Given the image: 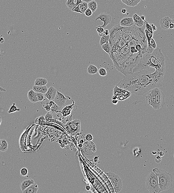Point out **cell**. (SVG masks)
<instances>
[{
    "instance_id": "1",
    "label": "cell",
    "mask_w": 174,
    "mask_h": 193,
    "mask_svg": "<svg viewBox=\"0 0 174 193\" xmlns=\"http://www.w3.org/2000/svg\"><path fill=\"white\" fill-rule=\"evenodd\" d=\"M110 57L124 76L131 74L146 53L147 40L142 27L114 26L109 31Z\"/></svg>"
},
{
    "instance_id": "2",
    "label": "cell",
    "mask_w": 174,
    "mask_h": 193,
    "mask_svg": "<svg viewBox=\"0 0 174 193\" xmlns=\"http://www.w3.org/2000/svg\"><path fill=\"white\" fill-rule=\"evenodd\" d=\"M164 74L156 70L151 73L146 70L128 74L116 85L120 88L138 96L162 86Z\"/></svg>"
},
{
    "instance_id": "3",
    "label": "cell",
    "mask_w": 174,
    "mask_h": 193,
    "mask_svg": "<svg viewBox=\"0 0 174 193\" xmlns=\"http://www.w3.org/2000/svg\"><path fill=\"white\" fill-rule=\"evenodd\" d=\"M152 67L165 74V58L161 49L159 48H156L152 53H145L143 54L139 63L134 68L132 73L145 70Z\"/></svg>"
},
{
    "instance_id": "4",
    "label": "cell",
    "mask_w": 174,
    "mask_h": 193,
    "mask_svg": "<svg viewBox=\"0 0 174 193\" xmlns=\"http://www.w3.org/2000/svg\"><path fill=\"white\" fill-rule=\"evenodd\" d=\"M152 171L157 175L158 184L161 191L169 189L173 186V177L171 174L164 171L154 168Z\"/></svg>"
},
{
    "instance_id": "5",
    "label": "cell",
    "mask_w": 174,
    "mask_h": 193,
    "mask_svg": "<svg viewBox=\"0 0 174 193\" xmlns=\"http://www.w3.org/2000/svg\"><path fill=\"white\" fill-rule=\"evenodd\" d=\"M145 186L151 193H158L161 192L158 184V177L154 172H151L146 177Z\"/></svg>"
},
{
    "instance_id": "6",
    "label": "cell",
    "mask_w": 174,
    "mask_h": 193,
    "mask_svg": "<svg viewBox=\"0 0 174 193\" xmlns=\"http://www.w3.org/2000/svg\"><path fill=\"white\" fill-rule=\"evenodd\" d=\"M106 174L109 178L115 192H120L122 188L123 185L121 179L119 176L111 172L106 173Z\"/></svg>"
},
{
    "instance_id": "7",
    "label": "cell",
    "mask_w": 174,
    "mask_h": 193,
    "mask_svg": "<svg viewBox=\"0 0 174 193\" xmlns=\"http://www.w3.org/2000/svg\"><path fill=\"white\" fill-rule=\"evenodd\" d=\"M66 129L69 134L74 135L80 132L81 122L78 119L74 120L67 124Z\"/></svg>"
},
{
    "instance_id": "8",
    "label": "cell",
    "mask_w": 174,
    "mask_h": 193,
    "mask_svg": "<svg viewBox=\"0 0 174 193\" xmlns=\"http://www.w3.org/2000/svg\"><path fill=\"white\" fill-rule=\"evenodd\" d=\"M156 101L158 109L163 106L165 102L164 101V93L158 87L154 88Z\"/></svg>"
},
{
    "instance_id": "9",
    "label": "cell",
    "mask_w": 174,
    "mask_h": 193,
    "mask_svg": "<svg viewBox=\"0 0 174 193\" xmlns=\"http://www.w3.org/2000/svg\"><path fill=\"white\" fill-rule=\"evenodd\" d=\"M98 20H100V22L102 21L104 22L103 25H99L98 26L105 28L107 25L111 22L112 18L111 16L107 13L101 12L96 17L95 21H97Z\"/></svg>"
},
{
    "instance_id": "10",
    "label": "cell",
    "mask_w": 174,
    "mask_h": 193,
    "mask_svg": "<svg viewBox=\"0 0 174 193\" xmlns=\"http://www.w3.org/2000/svg\"><path fill=\"white\" fill-rule=\"evenodd\" d=\"M145 98L146 102L148 105L152 106L154 110L158 109L156 101L154 88L148 91L147 95L145 96Z\"/></svg>"
},
{
    "instance_id": "11",
    "label": "cell",
    "mask_w": 174,
    "mask_h": 193,
    "mask_svg": "<svg viewBox=\"0 0 174 193\" xmlns=\"http://www.w3.org/2000/svg\"><path fill=\"white\" fill-rule=\"evenodd\" d=\"M67 98L62 93L59 91H57V95L55 97L54 101L62 109L65 106Z\"/></svg>"
},
{
    "instance_id": "12",
    "label": "cell",
    "mask_w": 174,
    "mask_h": 193,
    "mask_svg": "<svg viewBox=\"0 0 174 193\" xmlns=\"http://www.w3.org/2000/svg\"><path fill=\"white\" fill-rule=\"evenodd\" d=\"M171 23H174V19H172L168 16H166L162 18L159 22L161 28L164 30L169 29V25Z\"/></svg>"
},
{
    "instance_id": "13",
    "label": "cell",
    "mask_w": 174,
    "mask_h": 193,
    "mask_svg": "<svg viewBox=\"0 0 174 193\" xmlns=\"http://www.w3.org/2000/svg\"><path fill=\"white\" fill-rule=\"evenodd\" d=\"M57 90L53 86H51L48 90L47 92L44 94L45 97H46L50 101H54L56 95H57Z\"/></svg>"
},
{
    "instance_id": "14",
    "label": "cell",
    "mask_w": 174,
    "mask_h": 193,
    "mask_svg": "<svg viewBox=\"0 0 174 193\" xmlns=\"http://www.w3.org/2000/svg\"><path fill=\"white\" fill-rule=\"evenodd\" d=\"M34 183L33 179L31 178H26L21 181L20 187L22 192H23L28 186Z\"/></svg>"
},
{
    "instance_id": "15",
    "label": "cell",
    "mask_w": 174,
    "mask_h": 193,
    "mask_svg": "<svg viewBox=\"0 0 174 193\" xmlns=\"http://www.w3.org/2000/svg\"><path fill=\"white\" fill-rule=\"evenodd\" d=\"M119 25L122 27H129L134 25V22L132 17H125L121 20Z\"/></svg>"
},
{
    "instance_id": "16",
    "label": "cell",
    "mask_w": 174,
    "mask_h": 193,
    "mask_svg": "<svg viewBox=\"0 0 174 193\" xmlns=\"http://www.w3.org/2000/svg\"><path fill=\"white\" fill-rule=\"evenodd\" d=\"M134 25L137 27H142L144 24L145 23L141 19V17L137 14H134L133 16Z\"/></svg>"
},
{
    "instance_id": "17",
    "label": "cell",
    "mask_w": 174,
    "mask_h": 193,
    "mask_svg": "<svg viewBox=\"0 0 174 193\" xmlns=\"http://www.w3.org/2000/svg\"><path fill=\"white\" fill-rule=\"evenodd\" d=\"M27 98L32 103H35L38 102L36 92H35L33 90L28 91L27 93Z\"/></svg>"
},
{
    "instance_id": "18",
    "label": "cell",
    "mask_w": 174,
    "mask_h": 193,
    "mask_svg": "<svg viewBox=\"0 0 174 193\" xmlns=\"http://www.w3.org/2000/svg\"><path fill=\"white\" fill-rule=\"evenodd\" d=\"M38 190L37 184L34 183L31 185L28 186L22 192L23 193H36Z\"/></svg>"
},
{
    "instance_id": "19",
    "label": "cell",
    "mask_w": 174,
    "mask_h": 193,
    "mask_svg": "<svg viewBox=\"0 0 174 193\" xmlns=\"http://www.w3.org/2000/svg\"><path fill=\"white\" fill-rule=\"evenodd\" d=\"M32 90L36 93H42L44 94L47 92L48 88L46 85L44 86H37L34 85L33 86Z\"/></svg>"
},
{
    "instance_id": "20",
    "label": "cell",
    "mask_w": 174,
    "mask_h": 193,
    "mask_svg": "<svg viewBox=\"0 0 174 193\" xmlns=\"http://www.w3.org/2000/svg\"><path fill=\"white\" fill-rule=\"evenodd\" d=\"M141 0H121L122 2L127 6L134 7L140 2Z\"/></svg>"
},
{
    "instance_id": "21",
    "label": "cell",
    "mask_w": 174,
    "mask_h": 193,
    "mask_svg": "<svg viewBox=\"0 0 174 193\" xmlns=\"http://www.w3.org/2000/svg\"><path fill=\"white\" fill-rule=\"evenodd\" d=\"M48 105L51 107V111L52 112H59L61 108L57 105L54 101H50L49 102H47Z\"/></svg>"
},
{
    "instance_id": "22",
    "label": "cell",
    "mask_w": 174,
    "mask_h": 193,
    "mask_svg": "<svg viewBox=\"0 0 174 193\" xmlns=\"http://www.w3.org/2000/svg\"><path fill=\"white\" fill-rule=\"evenodd\" d=\"M48 83L47 79L43 78H38L35 79L34 82L35 86H46Z\"/></svg>"
},
{
    "instance_id": "23",
    "label": "cell",
    "mask_w": 174,
    "mask_h": 193,
    "mask_svg": "<svg viewBox=\"0 0 174 193\" xmlns=\"http://www.w3.org/2000/svg\"><path fill=\"white\" fill-rule=\"evenodd\" d=\"M87 71L89 74L95 75L98 73V68L96 65L90 64L88 66L87 69Z\"/></svg>"
},
{
    "instance_id": "24",
    "label": "cell",
    "mask_w": 174,
    "mask_h": 193,
    "mask_svg": "<svg viewBox=\"0 0 174 193\" xmlns=\"http://www.w3.org/2000/svg\"><path fill=\"white\" fill-rule=\"evenodd\" d=\"M88 8L90 9L93 13L96 11L97 9V3L95 1H92L88 3Z\"/></svg>"
},
{
    "instance_id": "25",
    "label": "cell",
    "mask_w": 174,
    "mask_h": 193,
    "mask_svg": "<svg viewBox=\"0 0 174 193\" xmlns=\"http://www.w3.org/2000/svg\"><path fill=\"white\" fill-rule=\"evenodd\" d=\"M8 143L5 139L1 140V143L0 146V151L2 152H6L8 149Z\"/></svg>"
},
{
    "instance_id": "26",
    "label": "cell",
    "mask_w": 174,
    "mask_h": 193,
    "mask_svg": "<svg viewBox=\"0 0 174 193\" xmlns=\"http://www.w3.org/2000/svg\"><path fill=\"white\" fill-rule=\"evenodd\" d=\"M75 1V0H67L66 2V4L68 9L71 11L73 8L76 7V3L74 2Z\"/></svg>"
},
{
    "instance_id": "27",
    "label": "cell",
    "mask_w": 174,
    "mask_h": 193,
    "mask_svg": "<svg viewBox=\"0 0 174 193\" xmlns=\"http://www.w3.org/2000/svg\"><path fill=\"white\" fill-rule=\"evenodd\" d=\"M79 7L82 13L84 14L87 9L88 8V3L85 2H82L78 4Z\"/></svg>"
},
{
    "instance_id": "28",
    "label": "cell",
    "mask_w": 174,
    "mask_h": 193,
    "mask_svg": "<svg viewBox=\"0 0 174 193\" xmlns=\"http://www.w3.org/2000/svg\"><path fill=\"white\" fill-rule=\"evenodd\" d=\"M109 35H105L101 36L100 41V45H102L103 44L109 42Z\"/></svg>"
},
{
    "instance_id": "29",
    "label": "cell",
    "mask_w": 174,
    "mask_h": 193,
    "mask_svg": "<svg viewBox=\"0 0 174 193\" xmlns=\"http://www.w3.org/2000/svg\"><path fill=\"white\" fill-rule=\"evenodd\" d=\"M20 109H18L16 106H15V102L13 103V105L11 106V107L8 111V113L9 114L13 113V112H16V111H20Z\"/></svg>"
},
{
    "instance_id": "30",
    "label": "cell",
    "mask_w": 174,
    "mask_h": 193,
    "mask_svg": "<svg viewBox=\"0 0 174 193\" xmlns=\"http://www.w3.org/2000/svg\"><path fill=\"white\" fill-rule=\"evenodd\" d=\"M101 47H102V49L105 52H106L109 55L110 54V44L109 42L106 43L102 44L101 45Z\"/></svg>"
},
{
    "instance_id": "31",
    "label": "cell",
    "mask_w": 174,
    "mask_h": 193,
    "mask_svg": "<svg viewBox=\"0 0 174 193\" xmlns=\"http://www.w3.org/2000/svg\"><path fill=\"white\" fill-rule=\"evenodd\" d=\"M144 32L147 40V44H149L150 43V40L152 38H153V35L149 31H147L146 28L144 29Z\"/></svg>"
},
{
    "instance_id": "32",
    "label": "cell",
    "mask_w": 174,
    "mask_h": 193,
    "mask_svg": "<svg viewBox=\"0 0 174 193\" xmlns=\"http://www.w3.org/2000/svg\"><path fill=\"white\" fill-rule=\"evenodd\" d=\"M98 73L100 76L102 77L105 76L107 74V70L104 68H101L99 69H98Z\"/></svg>"
},
{
    "instance_id": "33",
    "label": "cell",
    "mask_w": 174,
    "mask_h": 193,
    "mask_svg": "<svg viewBox=\"0 0 174 193\" xmlns=\"http://www.w3.org/2000/svg\"><path fill=\"white\" fill-rule=\"evenodd\" d=\"M36 96H37V100H38V102L39 101H44L45 100V96L44 94L40 93H36Z\"/></svg>"
},
{
    "instance_id": "34",
    "label": "cell",
    "mask_w": 174,
    "mask_h": 193,
    "mask_svg": "<svg viewBox=\"0 0 174 193\" xmlns=\"http://www.w3.org/2000/svg\"><path fill=\"white\" fill-rule=\"evenodd\" d=\"M20 174L22 176H26L28 175V170L27 168H23L20 170Z\"/></svg>"
},
{
    "instance_id": "35",
    "label": "cell",
    "mask_w": 174,
    "mask_h": 193,
    "mask_svg": "<svg viewBox=\"0 0 174 193\" xmlns=\"http://www.w3.org/2000/svg\"><path fill=\"white\" fill-rule=\"evenodd\" d=\"M147 45L151 46L154 49H155L157 48V45L155 41L153 38H152L150 41V43L149 44H147Z\"/></svg>"
},
{
    "instance_id": "36",
    "label": "cell",
    "mask_w": 174,
    "mask_h": 193,
    "mask_svg": "<svg viewBox=\"0 0 174 193\" xmlns=\"http://www.w3.org/2000/svg\"><path fill=\"white\" fill-rule=\"evenodd\" d=\"M145 23V26H146V28H145L147 29V31H149L153 35V31L151 25L148 23V22H147Z\"/></svg>"
},
{
    "instance_id": "37",
    "label": "cell",
    "mask_w": 174,
    "mask_h": 193,
    "mask_svg": "<svg viewBox=\"0 0 174 193\" xmlns=\"http://www.w3.org/2000/svg\"><path fill=\"white\" fill-rule=\"evenodd\" d=\"M53 114L51 112H49V111H48V112L45 114V120L51 119H53Z\"/></svg>"
},
{
    "instance_id": "38",
    "label": "cell",
    "mask_w": 174,
    "mask_h": 193,
    "mask_svg": "<svg viewBox=\"0 0 174 193\" xmlns=\"http://www.w3.org/2000/svg\"><path fill=\"white\" fill-rule=\"evenodd\" d=\"M92 12L91 10L89 8H88L86 10V11L84 12V14L86 15V16H90L92 15Z\"/></svg>"
},
{
    "instance_id": "39",
    "label": "cell",
    "mask_w": 174,
    "mask_h": 193,
    "mask_svg": "<svg viewBox=\"0 0 174 193\" xmlns=\"http://www.w3.org/2000/svg\"><path fill=\"white\" fill-rule=\"evenodd\" d=\"M147 49H146V53L148 54H151L153 52L154 49L150 45H147Z\"/></svg>"
},
{
    "instance_id": "40",
    "label": "cell",
    "mask_w": 174,
    "mask_h": 193,
    "mask_svg": "<svg viewBox=\"0 0 174 193\" xmlns=\"http://www.w3.org/2000/svg\"><path fill=\"white\" fill-rule=\"evenodd\" d=\"M96 29L98 34L102 33L104 32V30H105L104 28H102V27H100L98 26L96 27Z\"/></svg>"
},
{
    "instance_id": "41",
    "label": "cell",
    "mask_w": 174,
    "mask_h": 193,
    "mask_svg": "<svg viewBox=\"0 0 174 193\" xmlns=\"http://www.w3.org/2000/svg\"><path fill=\"white\" fill-rule=\"evenodd\" d=\"M86 139L87 141H91L93 139L92 135L90 134H88L86 136Z\"/></svg>"
},
{
    "instance_id": "42",
    "label": "cell",
    "mask_w": 174,
    "mask_h": 193,
    "mask_svg": "<svg viewBox=\"0 0 174 193\" xmlns=\"http://www.w3.org/2000/svg\"><path fill=\"white\" fill-rule=\"evenodd\" d=\"M71 11H72V12H76L77 13H81V14H83V13H82V12L81 11L78 5L77 6L75 7V8H73Z\"/></svg>"
},
{
    "instance_id": "43",
    "label": "cell",
    "mask_w": 174,
    "mask_h": 193,
    "mask_svg": "<svg viewBox=\"0 0 174 193\" xmlns=\"http://www.w3.org/2000/svg\"><path fill=\"white\" fill-rule=\"evenodd\" d=\"M45 117H44L43 116H41L39 117V119H38V122L41 123L43 122V121H45Z\"/></svg>"
},
{
    "instance_id": "44",
    "label": "cell",
    "mask_w": 174,
    "mask_h": 193,
    "mask_svg": "<svg viewBox=\"0 0 174 193\" xmlns=\"http://www.w3.org/2000/svg\"><path fill=\"white\" fill-rule=\"evenodd\" d=\"M48 103V102H47ZM46 102V105L45 108L46 110L48 111H51V107L49 106L48 104Z\"/></svg>"
},
{
    "instance_id": "45",
    "label": "cell",
    "mask_w": 174,
    "mask_h": 193,
    "mask_svg": "<svg viewBox=\"0 0 174 193\" xmlns=\"http://www.w3.org/2000/svg\"><path fill=\"white\" fill-rule=\"evenodd\" d=\"M151 25L152 26V28L153 31H155L157 30V28H156L155 26L153 24H151Z\"/></svg>"
},
{
    "instance_id": "46",
    "label": "cell",
    "mask_w": 174,
    "mask_h": 193,
    "mask_svg": "<svg viewBox=\"0 0 174 193\" xmlns=\"http://www.w3.org/2000/svg\"><path fill=\"white\" fill-rule=\"evenodd\" d=\"M82 2H83L82 1V0H77L76 2V7L80 3H82Z\"/></svg>"
},
{
    "instance_id": "47",
    "label": "cell",
    "mask_w": 174,
    "mask_h": 193,
    "mask_svg": "<svg viewBox=\"0 0 174 193\" xmlns=\"http://www.w3.org/2000/svg\"><path fill=\"white\" fill-rule=\"evenodd\" d=\"M119 102V100L118 99L112 100V102L114 105H117Z\"/></svg>"
},
{
    "instance_id": "48",
    "label": "cell",
    "mask_w": 174,
    "mask_h": 193,
    "mask_svg": "<svg viewBox=\"0 0 174 193\" xmlns=\"http://www.w3.org/2000/svg\"><path fill=\"white\" fill-rule=\"evenodd\" d=\"M1 35L0 36V43H3L4 41V40L3 37H2Z\"/></svg>"
},
{
    "instance_id": "49",
    "label": "cell",
    "mask_w": 174,
    "mask_h": 193,
    "mask_svg": "<svg viewBox=\"0 0 174 193\" xmlns=\"http://www.w3.org/2000/svg\"><path fill=\"white\" fill-rule=\"evenodd\" d=\"M161 157L159 156H157L155 159V161L156 162H157V161H158V163L160 162L161 161Z\"/></svg>"
},
{
    "instance_id": "50",
    "label": "cell",
    "mask_w": 174,
    "mask_h": 193,
    "mask_svg": "<svg viewBox=\"0 0 174 193\" xmlns=\"http://www.w3.org/2000/svg\"><path fill=\"white\" fill-rule=\"evenodd\" d=\"M104 33L105 34V35H109V31L108 30H104Z\"/></svg>"
},
{
    "instance_id": "51",
    "label": "cell",
    "mask_w": 174,
    "mask_h": 193,
    "mask_svg": "<svg viewBox=\"0 0 174 193\" xmlns=\"http://www.w3.org/2000/svg\"><path fill=\"white\" fill-rule=\"evenodd\" d=\"M174 28V23H170L169 25V28L171 29H173Z\"/></svg>"
},
{
    "instance_id": "52",
    "label": "cell",
    "mask_w": 174,
    "mask_h": 193,
    "mask_svg": "<svg viewBox=\"0 0 174 193\" xmlns=\"http://www.w3.org/2000/svg\"><path fill=\"white\" fill-rule=\"evenodd\" d=\"M95 1V0H82V1L83 2H85L88 3H90L92 1Z\"/></svg>"
},
{
    "instance_id": "53",
    "label": "cell",
    "mask_w": 174,
    "mask_h": 193,
    "mask_svg": "<svg viewBox=\"0 0 174 193\" xmlns=\"http://www.w3.org/2000/svg\"><path fill=\"white\" fill-rule=\"evenodd\" d=\"M127 12V10L125 9H123L121 10V13L123 14H125Z\"/></svg>"
},
{
    "instance_id": "54",
    "label": "cell",
    "mask_w": 174,
    "mask_h": 193,
    "mask_svg": "<svg viewBox=\"0 0 174 193\" xmlns=\"http://www.w3.org/2000/svg\"><path fill=\"white\" fill-rule=\"evenodd\" d=\"M0 91H3V92H6V90L5 89L3 88L2 87L0 86Z\"/></svg>"
},
{
    "instance_id": "55",
    "label": "cell",
    "mask_w": 174,
    "mask_h": 193,
    "mask_svg": "<svg viewBox=\"0 0 174 193\" xmlns=\"http://www.w3.org/2000/svg\"><path fill=\"white\" fill-rule=\"evenodd\" d=\"M117 99H118L117 97L116 96H115V95H114V96H113L111 98L112 100H114Z\"/></svg>"
},
{
    "instance_id": "56",
    "label": "cell",
    "mask_w": 174,
    "mask_h": 193,
    "mask_svg": "<svg viewBox=\"0 0 174 193\" xmlns=\"http://www.w3.org/2000/svg\"><path fill=\"white\" fill-rule=\"evenodd\" d=\"M98 34V35H99L100 36H101V37L105 35V34H104V32L102 33Z\"/></svg>"
},
{
    "instance_id": "57",
    "label": "cell",
    "mask_w": 174,
    "mask_h": 193,
    "mask_svg": "<svg viewBox=\"0 0 174 193\" xmlns=\"http://www.w3.org/2000/svg\"><path fill=\"white\" fill-rule=\"evenodd\" d=\"M152 153L153 154H156V151H154V152L153 151L152 152Z\"/></svg>"
},
{
    "instance_id": "58",
    "label": "cell",
    "mask_w": 174,
    "mask_h": 193,
    "mask_svg": "<svg viewBox=\"0 0 174 193\" xmlns=\"http://www.w3.org/2000/svg\"><path fill=\"white\" fill-rule=\"evenodd\" d=\"M2 123V118L1 117H0V126H1V124Z\"/></svg>"
},
{
    "instance_id": "59",
    "label": "cell",
    "mask_w": 174,
    "mask_h": 193,
    "mask_svg": "<svg viewBox=\"0 0 174 193\" xmlns=\"http://www.w3.org/2000/svg\"><path fill=\"white\" fill-rule=\"evenodd\" d=\"M1 140L0 139V146H1Z\"/></svg>"
},
{
    "instance_id": "60",
    "label": "cell",
    "mask_w": 174,
    "mask_h": 193,
    "mask_svg": "<svg viewBox=\"0 0 174 193\" xmlns=\"http://www.w3.org/2000/svg\"><path fill=\"white\" fill-rule=\"evenodd\" d=\"M142 1H146V0H142Z\"/></svg>"
},
{
    "instance_id": "61",
    "label": "cell",
    "mask_w": 174,
    "mask_h": 193,
    "mask_svg": "<svg viewBox=\"0 0 174 193\" xmlns=\"http://www.w3.org/2000/svg\"><path fill=\"white\" fill-rule=\"evenodd\" d=\"M0 55H1V51H0Z\"/></svg>"
}]
</instances>
